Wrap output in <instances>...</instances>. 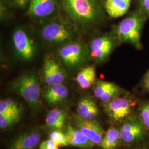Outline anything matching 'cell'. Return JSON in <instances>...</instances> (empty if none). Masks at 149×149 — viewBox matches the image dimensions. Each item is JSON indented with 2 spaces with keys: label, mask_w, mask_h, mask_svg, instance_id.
I'll use <instances>...</instances> for the list:
<instances>
[{
  "label": "cell",
  "mask_w": 149,
  "mask_h": 149,
  "mask_svg": "<svg viewBox=\"0 0 149 149\" xmlns=\"http://www.w3.org/2000/svg\"><path fill=\"white\" fill-rule=\"evenodd\" d=\"M122 140L119 130L116 128H109L104 134L100 146L103 149H116Z\"/></svg>",
  "instance_id": "cell-21"
},
{
  "label": "cell",
  "mask_w": 149,
  "mask_h": 149,
  "mask_svg": "<svg viewBox=\"0 0 149 149\" xmlns=\"http://www.w3.org/2000/svg\"><path fill=\"white\" fill-rule=\"evenodd\" d=\"M138 9L149 16V0H138Z\"/></svg>",
  "instance_id": "cell-26"
},
{
  "label": "cell",
  "mask_w": 149,
  "mask_h": 149,
  "mask_svg": "<svg viewBox=\"0 0 149 149\" xmlns=\"http://www.w3.org/2000/svg\"><path fill=\"white\" fill-rule=\"evenodd\" d=\"M49 137L50 140L58 145L59 147L66 146L69 145L65 133L61 130H53L49 133Z\"/></svg>",
  "instance_id": "cell-22"
},
{
  "label": "cell",
  "mask_w": 149,
  "mask_h": 149,
  "mask_svg": "<svg viewBox=\"0 0 149 149\" xmlns=\"http://www.w3.org/2000/svg\"><path fill=\"white\" fill-rule=\"evenodd\" d=\"M67 112L62 108L50 111L45 118V127L49 130H61L66 121Z\"/></svg>",
  "instance_id": "cell-18"
},
{
  "label": "cell",
  "mask_w": 149,
  "mask_h": 149,
  "mask_svg": "<svg viewBox=\"0 0 149 149\" xmlns=\"http://www.w3.org/2000/svg\"><path fill=\"white\" fill-rule=\"evenodd\" d=\"M140 115L143 124L149 128V103L144 104L141 107Z\"/></svg>",
  "instance_id": "cell-25"
},
{
  "label": "cell",
  "mask_w": 149,
  "mask_h": 149,
  "mask_svg": "<svg viewBox=\"0 0 149 149\" xmlns=\"http://www.w3.org/2000/svg\"><path fill=\"white\" fill-rule=\"evenodd\" d=\"M59 0H31L27 15L33 18H44L53 15L57 11Z\"/></svg>",
  "instance_id": "cell-10"
},
{
  "label": "cell",
  "mask_w": 149,
  "mask_h": 149,
  "mask_svg": "<svg viewBox=\"0 0 149 149\" xmlns=\"http://www.w3.org/2000/svg\"><path fill=\"white\" fill-rule=\"evenodd\" d=\"M12 43L17 55L23 60L30 61L36 54V44L25 30L19 28L13 32Z\"/></svg>",
  "instance_id": "cell-6"
},
{
  "label": "cell",
  "mask_w": 149,
  "mask_h": 149,
  "mask_svg": "<svg viewBox=\"0 0 149 149\" xmlns=\"http://www.w3.org/2000/svg\"><path fill=\"white\" fill-rule=\"evenodd\" d=\"M43 77L48 86L63 84L66 75L64 70L54 59L47 57L43 65Z\"/></svg>",
  "instance_id": "cell-11"
},
{
  "label": "cell",
  "mask_w": 149,
  "mask_h": 149,
  "mask_svg": "<svg viewBox=\"0 0 149 149\" xmlns=\"http://www.w3.org/2000/svg\"><path fill=\"white\" fill-rule=\"evenodd\" d=\"M19 119L20 118L11 115L0 114V128L1 129H5L11 127L18 122Z\"/></svg>",
  "instance_id": "cell-23"
},
{
  "label": "cell",
  "mask_w": 149,
  "mask_h": 149,
  "mask_svg": "<svg viewBox=\"0 0 149 149\" xmlns=\"http://www.w3.org/2000/svg\"><path fill=\"white\" fill-rule=\"evenodd\" d=\"M148 16L137 9L132 12L120 22L116 28L118 39L122 42L129 43L140 49L141 35L144 23Z\"/></svg>",
  "instance_id": "cell-3"
},
{
  "label": "cell",
  "mask_w": 149,
  "mask_h": 149,
  "mask_svg": "<svg viewBox=\"0 0 149 149\" xmlns=\"http://www.w3.org/2000/svg\"><path fill=\"white\" fill-rule=\"evenodd\" d=\"M31 1V0H7V3L12 8L24 10L29 7Z\"/></svg>",
  "instance_id": "cell-24"
},
{
  "label": "cell",
  "mask_w": 149,
  "mask_h": 149,
  "mask_svg": "<svg viewBox=\"0 0 149 149\" xmlns=\"http://www.w3.org/2000/svg\"><path fill=\"white\" fill-rule=\"evenodd\" d=\"M59 58L69 68L74 69L82 64L86 52L84 45L76 42H69L62 45L58 50Z\"/></svg>",
  "instance_id": "cell-5"
},
{
  "label": "cell",
  "mask_w": 149,
  "mask_h": 149,
  "mask_svg": "<svg viewBox=\"0 0 149 149\" xmlns=\"http://www.w3.org/2000/svg\"><path fill=\"white\" fill-rule=\"evenodd\" d=\"M10 88L34 111L38 112L40 109V81L37 74L31 72L22 74L11 82Z\"/></svg>",
  "instance_id": "cell-2"
},
{
  "label": "cell",
  "mask_w": 149,
  "mask_h": 149,
  "mask_svg": "<svg viewBox=\"0 0 149 149\" xmlns=\"http://www.w3.org/2000/svg\"><path fill=\"white\" fill-rule=\"evenodd\" d=\"M65 14L81 26L95 24L102 19L104 7L101 0H59Z\"/></svg>",
  "instance_id": "cell-1"
},
{
  "label": "cell",
  "mask_w": 149,
  "mask_h": 149,
  "mask_svg": "<svg viewBox=\"0 0 149 149\" xmlns=\"http://www.w3.org/2000/svg\"><path fill=\"white\" fill-rule=\"evenodd\" d=\"M76 112L77 115L82 119H94L98 116L99 109L91 98L84 97L78 102Z\"/></svg>",
  "instance_id": "cell-17"
},
{
  "label": "cell",
  "mask_w": 149,
  "mask_h": 149,
  "mask_svg": "<svg viewBox=\"0 0 149 149\" xmlns=\"http://www.w3.org/2000/svg\"><path fill=\"white\" fill-rule=\"evenodd\" d=\"M143 85L144 88L146 90L149 91V71L145 74L144 77V81H143Z\"/></svg>",
  "instance_id": "cell-28"
},
{
  "label": "cell",
  "mask_w": 149,
  "mask_h": 149,
  "mask_svg": "<svg viewBox=\"0 0 149 149\" xmlns=\"http://www.w3.org/2000/svg\"><path fill=\"white\" fill-rule=\"evenodd\" d=\"M116 46L114 38L109 35H103L94 38L91 42L89 51L91 56L97 62L106 60Z\"/></svg>",
  "instance_id": "cell-7"
},
{
  "label": "cell",
  "mask_w": 149,
  "mask_h": 149,
  "mask_svg": "<svg viewBox=\"0 0 149 149\" xmlns=\"http://www.w3.org/2000/svg\"><path fill=\"white\" fill-rule=\"evenodd\" d=\"M93 92L96 98L106 103L117 97L120 92V89L113 83L98 80L95 83Z\"/></svg>",
  "instance_id": "cell-14"
},
{
  "label": "cell",
  "mask_w": 149,
  "mask_h": 149,
  "mask_svg": "<svg viewBox=\"0 0 149 149\" xmlns=\"http://www.w3.org/2000/svg\"><path fill=\"white\" fill-rule=\"evenodd\" d=\"M133 106V102L129 98L117 97L104 103V109L112 120L119 122L130 114Z\"/></svg>",
  "instance_id": "cell-8"
},
{
  "label": "cell",
  "mask_w": 149,
  "mask_h": 149,
  "mask_svg": "<svg viewBox=\"0 0 149 149\" xmlns=\"http://www.w3.org/2000/svg\"><path fill=\"white\" fill-rule=\"evenodd\" d=\"M39 149H59V146L49 139L43 141L39 145Z\"/></svg>",
  "instance_id": "cell-27"
},
{
  "label": "cell",
  "mask_w": 149,
  "mask_h": 149,
  "mask_svg": "<svg viewBox=\"0 0 149 149\" xmlns=\"http://www.w3.org/2000/svg\"><path fill=\"white\" fill-rule=\"evenodd\" d=\"M122 140L125 143H132L144 138L145 128L141 123L134 120L123 124L119 130Z\"/></svg>",
  "instance_id": "cell-13"
},
{
  "label": "cell",
  "mask_w": 149,
  "mask_h": 149,
  "mask_svg": "<svg viewBox=\"0 0 149 149\" xmlns=\"http://www.w3.org/2000/svg\"><path fill=\"white\" fill-rule=\"evenodd\" d=\"M42 134L39 129H32L16 137L8 149H34L39 143Z\"/></svg>",
  "instance_id": "cell-12"
},
{
  "label": "cell",
  "mask_w": 149,
  "mask_h": 149,
  "mask_svg": "<svg viewBox=\"0 0 149 149\" xmlns=\"http://www.w3.org/2000/svg\"><path fill=\"white\" fill-rule=\"evenodd\" d=\"M40 36L46 43L64 44L71 42L75 36L73 27L60 18L46 22L42 27Z\"/></svg>",
  "instance_id": "cell-4"
},
{
  "label": "cell",
  "mask_w": 149,
  "mask_h": 149,
  "mask_svg": "<svg viewBox=\"0 0 149 149\" xmlns=\"http://www.w3.org/2000/svg\"><path fill=\"white\" fill-rule=\"evenodd\" d=\"M74 127L95 144L101 143L104 135V131L99 124L94 119H85L74 116L73 119Z\"/></svg>",
  "instance_id": "cell-9"
},
{
  "label": "cell",
  "mask_w": 149,
  "mask_h": 149,
  "mask_svg": "<svg viewBox=\"0 0 149 149\" xmlns=\"http://www.w3.org/2000/svg\"><path fill=\"white\" fill-rule=\"evenodd\" d=\"M96 68L88 66L81 70L76 77V81L82 89H88L96 82Z\"/></svg>",
  "instance_id": "cell-20"
},
{
  "label": "cell",
  "mask_w": 149,
  "mask_h": 149,
  "mask_svg": "<svg viewBox=\"0 0 149 149\" xmlns=\"http://www.w3.org/2000/svg\"><path fill=\"white\" fill-rule=\"evenodd\" d=\"M69 145L81 149H90L92 148L95 144L82 133L79 129L71 124H68L65 129Z\"/></svg>",
  "instance_id": "cell-15"
},
{
  "label": "cell",
  "mask_w": 149,
  "mask_h": 149,
  "mask_svg": "<svg viewBox=\"0 0 149 149\" xmlns=\"http://www.w3.org/2000/svg\"><path fill=\"white\" fill-rule=\"evenodd\" d=\"M68 95V88L63 84L48 86L43 92V98L51 106L57 105L64 101Z\"/></svg>",
  "instance_id": "cell-16"
},
{
  "label": "cell",
  "mask_w": 149,
  "mask_h": 149,
  "mask_svg": "<svg viewBox=\"0 0 149 149\" xmlns=\"http://www.w3.org/2000/svg\"><path fill=\"white\" fill-rule=\"evenodd\" d=\"M131 0H106L104 10L112 18H117L124 16L128 12Z\"/></svg>",
  "instance_id": "cell-19"
}]
</instances>
